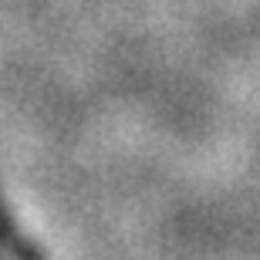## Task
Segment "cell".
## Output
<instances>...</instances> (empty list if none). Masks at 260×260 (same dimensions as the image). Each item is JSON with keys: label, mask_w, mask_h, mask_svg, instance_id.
Here are the masks:
<instances>
[{"label": "cell", "mask_w": 260, "mask_h": 260, "mask_svg": "<svg viewBox=\"0 0 260 260\" xmlns=\"http://www.w3.org/2000/svg\"><path fill=\"white\" fill-rule=\"evenodd\" d=\"M0 260H4V253H0Z\"/></svg>", "instance_id": "7a4b0ae2"}, {"label": "cell", "mask_w": 260, "mask_h": 260, "mask_svg": "<svg viewBox=\"0 0 260 260\" xmlns=\"http://www.w3.org/2000/svg\"><path fill=\"white\" fill-rule=\"evenodd\" d=\"M0 253L10 260H48V250L20 230V223L14 220L4 193H0Z\"/></svg>", "instance_id": "6da1fadb"}]
</instances>
